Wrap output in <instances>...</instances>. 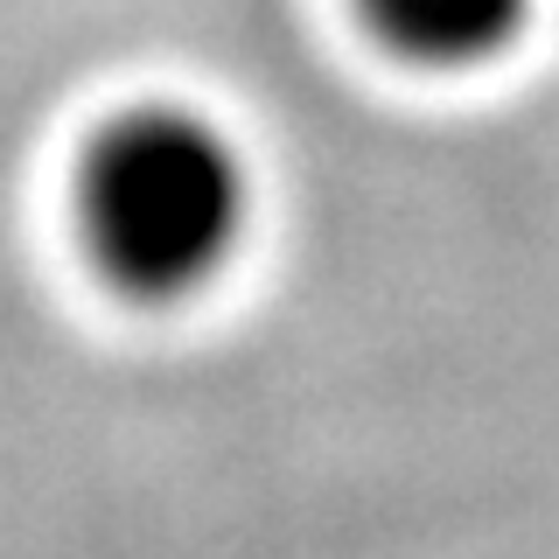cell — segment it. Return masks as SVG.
<instances>
[{"label": "cell", "mask_w": 559, "mask_h": 559, "mask_svg": "<svg viewBox=\"0 0 559 559\" xmlns=\"http://www.w3.org/2000/svg\"><path fill=\"white\" fill-rule=\"evenodd\" d=\"M245 154L189 105L105 119L78 162V224L105 280L147 301L203 287L245 238Z\"/></svg>", "instance_id": "cell-1"}, {"label": "cell", "mask_w": 559, "mask_h": 559, "mask_svg": "<svg viewBox=\"0 0 559 559\" xmlns=\"http://www.w3.org/2000/svg\"><path fill=\"white\" fill-rule=\"evenodd\" d=\"M384 43L419 63H476L524 22V0H364Z\"/></svg>", "instance_id": "cell-2"}]
</instances>
